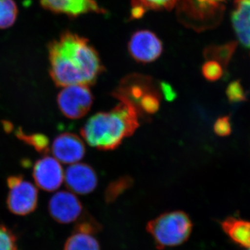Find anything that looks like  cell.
Segmentation results:
<instances>
[{
    "label": "cell",
    "mask_w": 250,
    "mask_h": 250,
    "mask_svg": "<svg viewBox=\"0 0 250 250\" xmlns=\"http://www.w3.org/2000/svg\"><path fill=\"white\" fill-rule=\"evenodd\" d=\"M102 228H103L99 222L97 221L92 215L85 212L84 214L82 215V218L77 221L74 230L95 235L100 232Z\"/></svg>",
    "instance_id": "21"
},
{
    "label": "cell",
    "mask_w": 250,
    "mask_h": 250,
    "mask_svg": "<svg viewBox=\"0 0 250 250\" xmlns=\"http://www.w3.org/2000/svg\"><path fill=\"white\" fill-rule=\"evenodd\" d=\"M64 181L70 191L79 195H88L95 190L98 176L91 166L86 164H72L64 174Z\"/></svg>",
    "instance_id": "10"
},
{
    "label": "cell",
    "mask_w": 250,
    "mask_h": 250,
    "mask_svg": "<svg viewBox=\"0 0 250 250\" xmlns=\"http://www.w3.org/2000/svg\"><path fill=\"white\" fill-rule=\"evenodd\" d=\"M49 215L57 223L77 222L84 214L83 205L72 192L62 190L54 194L48 204Z\"/></svg>",
    "instance_id": "7"
},
{
    "label": "cell",
    "mask_w": 250,
    "mask_h": 250,
    "mask_svg": "<svg viewBox=\"0 0 250 250\" xmlns=\"http://www.w3.org/2000/svg\"><path fill=\"white\" fill-rule=\"evenodd\" d=\"M18 14V6L14 0H0V29L14 25Z\"/></svg>",
    "instance_id": "19"
},
{
    "label": "cell",
    "mask_w": 250,
    "mask_h": 250,
    "mask_svg": "<svg viewBox=\"0 0 250 250\" xmlns=\"http://www.w3.org/2000/svg\"><path fill=\"white\" fill-rule=\"evenodd\" d=\"M250 250V248H249V250Z\"/></svg>",
    "instance_id": "26"
},
{
    "label": "cell",
    "mask_w": 250,
    "mask_h": 250,
    "mask_svg": "<svg viewBox=\"0 0 250 250\" xmlns=\"http://www.w3.org/2000/svg\"><path fill=\"white\" fill-rule=\"evenodd\" d=\"M226 95L229 102L231 104L243 103L247 100V95L241 81H233L228 85Z\"/></svg>",
    "instance_id": "22"
},
{
    "label": "cell",
    "mask_w": 250,
    "mask_h": 250,
    "mask_svg": "<svg viewBox=\"0 0 250 250\" xmlns=\"http://www.w3.org/2000/svg\"><path fill=\"white\" fill-rule=\"evenodd\" d=\"M64 172L60 162L52 156H46L36 163L33 177L36 185L42 190H57L64 181Z\"/></svg>",
    "instance_id": "9"
},
{
    "label": "cell",
    "mask_w": 250,
    "mask_h": 250,
    "mask_svg": "<svg viewBox=\"0 0 250 250\" xmlns=\"http://www.w3.org/2000/svg\"><path fill=\"white\" fill-rule=\"evenodd\" d=\"M49 74L59 87L93 85L104 67L89 41L66 31L48 45Z\"/></svg>",
    "instance_id": "1"
},
{
    "label": "cell",
    "mask_w": 250,
    "mask_h": 250,
    "mask_svg": "<svg viewBox=\"0 0 250 250\" xmlns=\"http://www.w3.org/2000/svg\"><path fill=\"white\" fill-rule=\"evenodd\" d=\"M41 6L55 14L77 17L87 13H103L95 0H40Z\"/></svg>",
    "instance_id": "12"
},
{
    "label": "cell",
    "mask_w": 250,
    "mask_h": 250,
    "mask_svg": "<svg viewBox=\"0 0 250 250\" xmlns=\"http://www.w3.org/2000/svg\"><path fill=\"white\" fill-rule=\"evenodd\" d=\"M177 0H132V16L139 18L147 10H170Z\"/></svg>",
    "instance_id": "16"
},
{
    "label": "cell",
    "mask_w": 250,
    "mask_h": 250,
    "mask_svg": "<svg viewBox=\"0 0 250 250\" xmlns=\"http://www.w3.org/2000/svg\"><path fill=\"white\" fill-rule=\"evenodd\" d=\"M63 250H101L95 235L75 231L65 241Z\"/></svg>",
    "instance_id": "15"
},
{
    "label": "cell",
    "mask_w": 250,
    "mask_h": 250,
    "mask_svg": "<svg viewBox=\"0 0 250 250\" xmlns=\"http://www.w3.org/2000/svg\"><path fill=\"white\" fill-rule=\"evenodd\" d=\"M0 250H18L16 235L2 224H0Z\"/></svg>",
    "instance_id": "23"
},
{
    "label": "cell",
    "mask_w": 250,
    "mask_h": 250,
    "mask_svg": "<svg viewBox=\"0 0 250 250\" xmlns=\"http://www.w3.org/2000/svg\"><path fill=\"white\" fill-rule=\"evenodd\" d=\"M213 130H214L215 134L220 137L229 136L232 132V126H231V121H230V117L225 116L218 118L213 126Z\"/></svg>",
    "instance_id": "25"
},
{
    "label": "cell",
    "mask_w": 250,
    "mask_h": 250,
    "mask_svg": "<svg viewBox=\"0 0 250 250\" xmlns=\"http://www.w3.org/2000/svg\"><path fill=\"white\" fill-rule=\"evenodd\" d=\"M157 91H161V85L159 88L152 78L133 74L122 80L117 89L112 93V96L120 101L129 103L138 112V107L145 98Z\"/></svg>",
    "instance_id": "6"
},
{
    "label": "cell",
    "mask_w": 250,
    "mask_h": 250,
    "mask_svg": "<svg viewBox=\"0 0 250 250\" xmlns=\"http://www.w3.org/2000/svg\"><path fill=\"white\" fill-rule=\"evenodd\" d=\"M222 228L236 244L250 248V222L229 217L221 223Z\"/></svg>",
    "instance_id": "14"
},
{
    "label": "cell",
    "mask_w": 250,
    "mask_h": 250,
    "mask_svg": "<svg viewBox=\"0 0 250 250\" xmlns=\"http://www.w3.org/2000/svg\"><path fill=\"white\" fill-rule=\"evenodd\" d=\"M16 136L23 142L32 146L36 151L41 153H47L49 150V141L45 135L42 134H27L22 129H18Z\"/></svg>",
    "instance_id": "20"
},
{
    "label": "cell",
    "mask_w": 250,
    "mask_h": 250,
    "mask_svg": "<svg viewBox=\"0 0 250 250\" xmlns=\"http://www.w3.org/2000/svg\"><path fill=\"white\" fill-rule=\"evenodd\" d=\"M236 46V43L231 42L227 45L208 47L205 51L206 59L208 60L215 61L218 62L220 65L227 67L230 59L232 57Z\"/></svg>",
    "instance_id": "18"
},
{
    "label": "cell",
    "mask_w": 250,
    "mask_h": 250,
    "mask_svg": "<svg viewBox=\"0 0 250 250\" xmlns=\"http://www.w3.org/2000/svg\"><path fill=\"white\" fill-rule=\"evenodd\" d=\"M192 222L182 210L166 212L150 220L146 231L152 236L156 248L164 250L184 244L192 233Z\"/></svg>",
    "instance_id": "3"
},
{
    "label": "cell",
    "mask_w": 250,
    "mask_h": 250,
    "mask_svg": "<svg viewBox=\"0 0 250 250\" xmlns=\"http://www.w3.org/2000/svg\"><path fill=\"white\" fill-rule=\"evenodd\" d=\"M52 152L59 162L65 164H76L85 155L84 143L76 134L63 133L54 139Z\"/></svg>",
    "instance_id": "11"
},
{
    "label": "cell",
    "mask_w": 250,
    "mask_h": 250,
    "mask_svg": "<svg viewBox=\"0 0 250 250\" xmlns=\"http://www.w3.org/2000/svg\"><path fill=\"white\" fill-rule=\"evenodd\" d=\"M136 108L126 102L108 112H99L88 119L81 134L88 145L100 150H113L139 127Z\"/></svg>",
    "instance_id": "2"
},
{
    "label": "cell",
    "mask_w": 250,
    "mask_h": 250,
    "mask_svg": "<svg viewBox=\"0 0 250 250\" xmlns=\"http://www.w3.org/2000/svg\"><path fill=\"white\" fill-rule=\"evenodd\" d=\"M93 93L85 85H70L63 87L57 97V104L63 116L76 120L85 116L93 103Z\"/></svg>",
    "instance_id": "5"
},
{
    "label": "cell",
    "mask_w": 250,
    "mask_h": 250,
    "mask_svg": "<svg viewBox=\"0 0 250 250\" xmlns=\"http://www.w3.org/2000/svg\"><path fill=\"white\" fill-rule=\"evenodd\" d=\"M130 55L142 63L154 62L163 52V44L152 31L140 30L135 32L128 43Z\"/></svg>",
    "instance_id": "8"
},
{
    "label": "cell",
    "mask_w": 250,
    "mask_h": 250,
    "mask_svg": "<svg viewBox=\"0 0 250 250\" xmlns=\"http://www.w3.org/2000/svg\"><path fill=\"white\" fill-rule=\"evenodd\" d=\"M231 22L242 45L250 49V0L235 1Z\"/></svg>",
    "instance_id": "13"
},
{
    "label": "cell",
    "mask_w": 250,
    "mask_h": 250,
    "mask_svg": "<svg viewBox=\"0 0 250 250\" xmlns=\"http://www.w3.org/2000/svg\"><path fill=\"white\" fill-rule=\"evenodd\" d=\"M9 188L6 199L8 209L13 214L24 216L37 208L39 193L35 186L21 175H13L7 179Z\"/></svg>",
    "instance_id": "4"
},
{
    "label": "cell",
    "mask_w": 250,
    "mask_h": 250,
    "mask_svg": "<svg viewBox=\"0 0 250 250\" xmlns=\"http://www.w3.org/2000/svg\"><path fill=\"white\" fill-rule=\"evenodd\" d=\"M202 72L206 80L209 82L218 81L223 75L222 65L218 62L212 60H208L202 65Z\"/></svg>",
    "instance_id": "24"
},
{
    "label": "cell",
    "mask_w": 250,
    "mask_h": 250,
    "mask_svg": "<svg viewBox=\"0 0 250 250\" xmlns=\"http://www.w3.org/2000/svg\"><path fill=\"white\" fill-rule=\"evenodd\" d=\"M134 179L129 176L126 175L113 181L106 187L105 190V202L111 204L116 201L121 195L132 187Z\"/></svg>",
    "instance_id": "17"
}]
</instances>
